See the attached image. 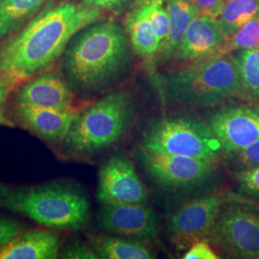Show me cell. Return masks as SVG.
Wrapping results in <instances>:
<instances>
[{"instance_id":"obj_11","label":"cell","mask_w":259,"mask_h":259,"mask_svg":"<svg viewBox=\"0 0 259 259\" xmlns=\"http://www.w3.org/2000/svg\"><path fill=\"white\" fill-rule=\"evenodd\" d=\"M97 199L102 204H146L148 192L129 157L115 155L99 169Z\"/></svg>"},{"instance_id":"obj_33","label":"cell","mask_w":259,"mask_h":259,"mask_svg":"<svg viewBox=\"0 0 259 259\" xmlns=\"http://www.w3.org/2000/svg\"><path fill=\"white\" fill-rule=\"evenodd\" d=\"M1 1H3V0H0V2H1Z\"/></svg>"},{"instance_id":"obj_5","label":"cell","mask_w":259,"mask_h":259,"mask_svg":"<svg viewBox=\"0 0 259 259\" xmlns=\"http://www.w3.org/2000/svg\"><path fill=\"white\" fill-rule=\"evenodd\" d=\"M162 94L166 102L187 107H214L242 97L234 55L210 56L172 72L163 80Z\"/></svg>"},{"instance_id":"obj_8","label":"cell","mask_w":259,"mask_h":259,"mask_svg":"<svg viewBox=\"0 0 259 259\" xmlns=\"http://www.w3.org/2000/svg\"><path fill=\"white\" fill-rule=\"evenodd\" d=\"M136 155L149 176L168 189L204 185L218 170V163L201 158L167 155L139 147Z\"/></svg>"},{"instance_id":"obj_13","label":"cell","mask_w":259,"mask_h":259,"mask_svg":"<svg viewBox=\"0 0 259 259\" xmlns=\"http://www.w3.org/2000/svg\"><path fill=\"white\" fill-rule=\"evenodd\" d=\"M98 227L110 234L147 240L158 233V217L145 204H102L96 215Z\"/></svg>"},{"instance_id":"obj_22","label":"cell","mask_w":259,"mask_h":259,"mask_svg":"<svg viewBox=\"0 0 259 259\" xmlns=\"http://www.w3.org/2000/svg\"><path fill=\"white\" fill-rule=\"evenodd\" d=\"M240 74L243 96L259 99V47L232 53Z\"/></svg>"},{"instance_id":"obj_14","label":"cell","mask_w":259,"mask_h":259,"mask_svg":"<svg viewBox=\"0 0 259 259\" xmlns=\"http://www.w3.org/2000/svg\"><path fill=\"white\" fill-rule=\"evenodd\" d=\"M83 109L59 111L26 104H12L11 116L17 125L42 141L60 146Z\"/></svg>"},{"instance_id":"obj_7","label":"cell","mask_w":259,"mask_h":259,"mask_svg":"<svg viewBox=\"0 0 259 259\" xmlns=\"http://www.w3.org/2000/svg\"><path fill=\"white\" fill-rule=\"evenodd\" d=\"M206 241L229 257L259 259V204L228 196Z\"/></svg>"},{"instance_id":"obj_6","label":"cell","mask_w":259,"mask_h":259,"mask_svg":"<svg viewBox=\"0 0 259 259\" xmlns=\"http://www.w3.org/2000/svg\"><path fill=\"white\" fill-rule=\"evenodd\" d=\"M139 147L216 163L225 155L208 123L188 115H168L152 121L143 132Z\"/></svg>"},{"instance_id":"obj_15","label":"cell","mask_w":259,"mask_h":259,"mask_svg":"<svg viewBox=\"0 0 259 259\" xmlns=\"http://www.w3.org/2000/svg\"><path fill=\"white\" fill-rule=\"evenodd\" d=\"M226 38L216 18L198 14L186 29L174 59L190 64L208 58L221 48Z\"/></svg>"},{"instance_id":"obj_29","label":"cell","mask_w":259,"mask_h":259,"mask_svg":"<svg viewBox=\"0 0 259 259\" xmlns=\"http://www.w3.org/2000/svg\"><path fill=\"white\" fill-rule=\"evenodd\" d=\"M24 230L26 228L23 223L0 216V245L8 243Z\"/></svg>"},{"instance_id":"obj_17","label":"cell","mask_w":259,"mask_h":259,"mask_svg":"<svg viewBox=\"0 0 259 259\" xmlns=\"http://www.w3.org/2000/svg\"><path fill=\"white\" fill-rule=\"evenodd\" d=\"M124 29L133 51L147 63H155L160 41L146 14V0H136L126 13Z\"/></svg>"},{"instance_id":"obj_21","label":"cell","mask_w":259,"mask_h":259,"mask_svg":"<svg viewBox=\"0 0 259 259\" xmlns=\"http://www.w3.org/2000/svg\"><path fill=\"white\" fill-rule=\"evenodd\" d=\"M258 15L259 0H228L216 19L225 37H229Z\"/></svg>"},{"instance_id":"obj_4","label":"cell","mask_w":259,"mask_h":259,"mask_svg":"<svg viewBox=\"0 0 259 259\" xmlns=\"http://www.w3.org/2000/svg\"><path fill=\"white\" fill-rule=\"evenodd\" d=\"M136 106L129 94L111 91L83 108L60 145L63 156L85 159L107 151L124 139L133 126Z\"/></svg>"},{"instance_id":"obj_19","label":"cell","mask_w":259,"mask_h":259,"mask_svg":"<svg viewBox=\"0 0 259 259\" xmlns=\"http://www.w3.org/2000/svg\"><path fill=\"white\" fill-rule=\"evenodd\" d=\"M88 242L98 258L153 259L156 253L146 242L113 234H89Z\"/></svg>"},{"instance_id":"obj_9","label":"cell","mask_w":259,"mask_h":259,"mask_svg":"<svg viewBox=\"0 0 259 259\" xmlns=\"http://www.w3.org/2000/svg\"><path fill=\"white\" fill-rule=\"evenodd\" d=\"M229 195H206L181 206L169 219L167 230L178 249L184 250L194 242L206 240L219 210Z\"/></svg>"},{"instance_id":"obj_1","label":"cell","mask_w":259,"mask_h":259,"mask_svg":"<svg viewBox=\"0 0 259 259\" xmlns=\"http://www.w3.org/2000/svg\"><path fill=\"white\" fill-rule=\"evenodd\" d=\"M106 16L68 0L48 5L23 27L0 39V83L15 87L58 65L70 38Z\"/></svg>"},{"instance_id":"obj_30","label":"cell","mask_w":259,"mask_h":259,"mask_svg":"<svg viewBox=\"0 0 259 259\" xmlns=\"http://www.w3.org/2000/svg\"><path fill=\"white\" fill-rule=\"evenodd\" d=\"M184 259H217L220 258L213 250L211 245L206 240L194 242L185 251Z\"/></svg>"},{"instance_id":"obj_31","label":"cell","mask_w":259,"mask_h":259,"mask_svg":"<svg viewBox=\"0 0 259 259\" xmlns=\"http://www.w3.org/2000/svg\"><path fill=\"white\" fill-rule=\"evenodd\" d=\"M191 2L199 13L204 16L217 18L222 10L226 0H188Z\"/></svg>"},{"instance_id":"obj_12","label":"cell","mask_w":259,"mask_h":259,"mask_svg":"<svg viewBox=\"0 0 259 259\" xmlns=\"http://www.w3.org/2000/svg\"><path fill=\"white\" fill-rule=\"evenodd\" d=\"M207 123L220 141L226 155L258 140L259 105L224 106L213 112Z\"/></svg>"},{"instance_id":"obj_18","label":"cell","mask_w":259,"mask_h":259,"mask_svg":"<svg viewBox=\"0 0 259 259\" xmlns=\"http://www.w3.org/2000/svg\"><path fill=\"white\" fill-rule=\"evenodd\" d=\"M168 35L157 52L155 64L162 65L174 59L185 31L195 17L200 14L188 0H167Z\"/></svg>"},{"instance_id":"obj_3","label":"cell","mask_w":259,"mask_h":259,"mask_svg":"<svg viewBox=\"0 0 259 259\" xmlns=\"http://www.w3.org/2000/svg\"><path fill=\"white\" fill-rule=\"evenodd\" d=\"M0 208L52 230L82 231L91 220L88 195L66 180L29 185L0 183Z\"/></svg>"},{"instance_id":"obj_2","label":"cell","mask_w":259,"mask_h":259,"mask_svg":"<svg viewBox=\"0 0 259 259\" xmlns=\"http://www.w3.org/2000/svg\"><path fill=\"white\" fill-rule=\"evenodd\" d=\"M124 26L103 17L79 30L66 45L58 66L78 99L111 92L128 74L132 51Z\"/></svg>"},{"instance_id":"obj_20","label":"cell","mask_w":259,"mask_h":259,"mask_svg":"<svg viewBox=\"0 0 259 259\" xmlns=\"http://www.w3.org/2000/svg\"><path fill=\"white\" fill-rule=\"evenodd\" d=\"M58 0H3L0 2V39L16 32Z\"/></svg>"},{"instance_id":"obj_24","label":"cell","mask_w":259,"mask_h":259,"mask_svg":"<svg viewBox=\"0 0 259 259\" xmlns=\"http://www.w3.org/2000/svg\"><path fill=\"white\" fill-rule=\"evenodd\" d=\"M223 159L232 172L259 165V139L244 148L224 155Z\"/></svg>"},{"instance_id":"obj_28","label":"cell","mask_w":259,"mask_h":259,"mask_svg":"<svg viewBox=\"0 0 259 259\" xmlns=\"http://www.w3.org/2000/svg\"><path fill=\"white\" fill-rule=\"evenodd\" d=\"M74 3H80L93 8L102 10L105 13H111L112 15H120L126 8L136 0H68Z\"/></svg>"},{"instance_id":"obj_26","label":"cell","mask_w":259,"mask_h":259,"mask_svg":"<svg viewBox=\"0 0 259 259\" xmlns=\"http://www.w3.org/2000/svg\"><path fill=\"white\" fill-rule=\"evenodd\" d=\"M232 176L239 185L241 192L259 199V165L232 172Z\"/></svg>"},{"instance_id":"obj_10","label":"cell","mask_w":259,"mask_h":259,"mask_svg":"<svg viewBox=\"0 0 259 259\" xmlns=\"http://www.w3.org/2000/svg\"><path fill=\"white\" fill-rule=\"evenodd\" d=\"M12 104H26L59 111L81 110L80 105L58 65L19 84L12 93Z\"/></svg>"},{"instance_id":"obj_25","label":"cell","mask_w":259,"mask_h":259,"mask_svg":"<svg viewBox=\"0 0 259 259\" xmlns=\"http://www.w3.org/2000/svg\"><path fill=\"white\" fill-rule=\"evenodd\" d=\"M167 0H146V14L151 21L160 46L168 35V13Z\"/></svg>"},{"instance_id":"obj_16","label":"cell","mask_w":259,"mask_h":259,"mask_svg":"<svg viewBox=\"0 0 259 259\" xmlns=\"http://www.w3.org/2000/svg\"><path fill=\"white\" fill-rule=\"evenodd\" d=\"M60 248L59 233L45 229L24 230L0 245V259H55Z\"/></svg>"},{"instance_id":"obj_32","label":"cell","mask_w":259,"mask_h":259,"mask_svg":"<svg viewBox=\"0 0 259 259\" xmlns=\"http://www.w3.org/2000/svg\"><path fill=\"white\" fill-rule=\"evenodd\" d=\"M17 87L8 84V83H0V110L3 108L5 103L7 102Z\"/></svg>"},{"instance_id":"obj_23","label":"cell","mask_w":259,"mask_h":259,"mask_svg":"<svg viewBox=\"0 0 259 259\" xmlns=\"http://www.w3.org/2000/svg\"><path fill=\"white\" fill-rule=\"evenodd\" d=\"M259 47V15L250 19L231 37H227L221 48L213 56H224Z\"/></svg>"},{"instance_id":"obj_27","label":"cell","mask_w":259,"mask_h":259,"mask_svg":"<svg viewBox=\"0 0 259 259\" xmlns=\"http://www.w3.org/2000/svg\"><path fill=\"white\" fill-rule=\"evenodd\" d=\"M59 257L65 259H97L98 256L89 242L75 239L60 248Z\"/></svg>"}]
</instances>
